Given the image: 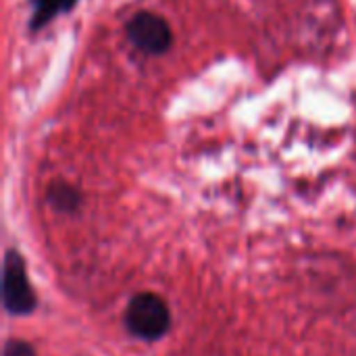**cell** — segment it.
Returning <instances> with one entry per match:
<instances>
[{"instance_id": "obj_1", "label": "cell", "mask_w": 356, "mask_h": 356, "mask_svg": "<svg viewBox=\"0 0 356 356\" xmlns=\"http://www.w3.org/2000/svg\"><path fill=\"white\" fill-rule=\"evenodd\" d=\"M171 323H173L171 309L167 300L156 292L144 290L127 300L123 313V325L131 338L154 344L169 334Z\"/></svg>"}, {"instance_id": "obj_2", "label": "cell", "mask_w": 356, "mask_h": 356, "mask_svg": "<svg viewBox=\"0 0 356 356\" xmlns=\"http://www.w3.org/2000/svg\"><path fill=\"white\" fill-rule=\"evenodd\" d=\"M38 294L29 282L27 265L17 248H8L2 259V309L10 317H29L38 311Z\"/></svg>"}, {"instance_id": "obj_3", "label": "cell", "mask_w": 356, "mask_h": 356, "mask_svg": "<svg viewBox=\"0 0 356 356\" xmlns=\"http://www.w3.org/2000/svg\"><path fill=\"white\" fill-rule=\"evenodd\" d=\"M129 40L144 52L163 54L171 46V29L165 19L152 13H138L127 23Z\"/></svg>"}, {"instance_id": "obj_4", "label": "cell", "mask_w": 356, "mask_h": 356, "mask_svg": "<svg viewBox=\"0 0 356 356\" xmlns=\"http://www.w3.org/2000/svg\"><path fill=\"white\" fill-rule=\"evenodd\" d=\"M48 204L58 211V213H75L81 204L79 192L75 188H71L69 184H52L48 188Z\"/></svg>"}, {"instance_id": "obj_5", "label": "cell", "mask_w": 356, "mask_h": 356, "mask_svg": "<svg viewBox=\"0 0 356 356\" xmlns=\"http://www.w3.org/2000/svg\"><path fill=\"white\" fill-rule=\"evenodd\" d=\"M77 0H31L33 4V19H31V27L38 29L42 25H46L48 21H52L58 13H67L75 6Z\"/></svg>"}, {"instance_id": "obj_6", "label": "cell", "mask_w": 356, "mask_h": 356, "mask_svg": "<svg viewBox=\"0 0 356 356\" xmlns=\"http://www.w3.org/2000/svg\"><path fill=\"white\" fill-rule=\"evenodd\" d=\"M2 356H38L35 348L23 338H8L4 342Z\"/></svg>"}]
</instances>
